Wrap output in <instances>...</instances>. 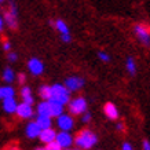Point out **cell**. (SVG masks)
I'll list each match as a JSON object with an SVG mask.
<instances>
[{"label": "cell", "mask_w": 150, "mask_h": 150, "mask_svg": "<svg viewBox=\"0 0 150 150\" xmlns=\"http://www.w3.org/2000/svg\"><path fill=\"white\" fill-rule=\"evenodd\" d=\"M96 142H98V137L92 131H90V129H83V131L79 132V135L76 137V145L80 149H84V150L94 147Z\"/></svg>", "instance_id": "1"}, {"label": "cell", "mask_w": 150, "mask_h": 150, "mask_svg": "<svg viewBox=\"0 0 150 150\" xmlns=\"http://www.w3.org/2000/svg\"><path fill=\"white\" fill-rule=\"evenodd\" d=\"M61 102L62 105H66L70 100V91L62 84H54L51 86V99Z\"/></svg>", "instance_id": "2"}, {"label": "cell", "mask_w": 150, "mask_h": 150, "mask_svg": "<svg viewBox=\"0 0 150 150\" xmlns=\"http://www.w3.org/2000/svg\"><path fill=\"white\" fill-rule=\"evenodd\" d=\"M134 32L141 43H143L145 46H150V28L142 25V23H138L134 26Z\"/></svg>", "instance_id": "3"}, {"label": "cell", "mask_w": 150, "mask_h": 150, "mask_svg": "<svg viewBox=\"0 0 150 150\" xmlns=\"http://www.w3.org/2000/svg\"><path fill=\"white\" fill-rule=\"evenodd\" d=\"M69 112L72 114H83L87 112V100L84 98H76L69 100Z\"/></svg>", "instance_id": "4"}, {"label": "cell", "mask_w": 150, "mask_h": 150, "mask_svg": "<svg viewBox=\"0 0 150 150\" xmlns=\"http://www.w3.org/2000/svg\"><path fill=\"white\" fill-rule=\"evenodd\" d=\"M57 124L58 127L62 129V131H70L74 125V120L70 114H66V113H62L58 116V120H57Z\"/></svg>", "instance_id": "5"}, {"label": "cell", "mask_w": 150, "mask_h": 150, "mask_svg": "<svg viewBox=\"0 0 150 150\" xmlns=\"http://www.w3.org/2000/svg\"><path fill=\"white\" fill-rule=\"evenodd\" d=\"M86 84L84 81V79L83 77H76V76H73V77H68L65 80V87L68 88L69 91H77L80 88H83Z\"/></svg>", "instance_id": "6"}, {"label": "cell", "mask_w": 150, "mask_h": 150, "mask_svg": "<svg viewBox=\"0 0 150 150\" xmlns=\"http://www.w3.org/2000/svg\"><path fill=\"white\" fill-rule=\"evenodd\" d=\"M15 113L18 114L21 118H32V117H33V113H35V110H33L32 105L22 102V103L17 105Z\"/></svg>", "instance_id": "7"}, {"label": "cell", "mask_w": 150, "mask_h": 150, "mask_svg": "<svg viewBox=\"0 0 150 150\" xmlns=\"http://www.w3.org/2000/svg\"><path fill=\"white\" fill-rule=\"evenodd\" d=\"M55 141L59 143V146L62 147V149H66V147H70L73 145V138L72 135L69 134V131H62L57 134V137H55Z\"/></svg>", "instance_id": "8"}, {"label": "cell", "mask_w": 150, "mask_h": 150, "mask_svg": "<svg viewBox=\"0 0 150 150\" xmlns=\"http://www.w3.org/2000/svg\"><path fill=\"white\" fill-rule=\"evenodd\" d=\"M28 68H29L32 74L40 76L41 73H43V70H44V65H43V62H41L40 59L32 58V59H29V62H28Z\"/></svg>", "instance_id": "9"}, {"label": "cell", "mask_w": 150, "mask_h": 150, "mask_svg": "<svg viewBox=\"0 0 150 150\" xmlns=\"http://www.w3.org/2000/svg\"><path fill=\"white\" fill-rule=\"evenodd\" d=\"M103 112H105V114H106V117L110 118V120H117L118 116H120V114H118L117 106L114 103H112V102H108V103L105 105Z\"/></svg>", "instance_id": "10"}, {"label": "cell", "mask_w": 150, "mask_h": 150, "mask_svg": "<svg viewBox=\"0 0 150 150\" xmlns=\"http://www.w3.org/2000/svg\"><path fill=\"white\" fill-rule=\"evenodd\" d=\"M55 137H57V132L52 129V128H46V129H41L40 134H39V138H40L41 142L44 143H48V142L55 141Z\"/></svg>", "instance_id": "11"}, {"label": "cell", "mask_w": 150, "mask_h": 150, "mask_svg": "<svg viewBox=\"0 0 150 150\" xmlns=\"http://www.w3.org/2000/svg\"><path fill=\"white\" fill-rule=\"evenodd\" d=\"M4 23L10 29H17L18 28V19H17V14H13L11 11H6L4 13Z\"/></svg>", "instance_id": "12"}, {"label": "cell", "mask_w": 150, "mask_h": 150, "mask_svg": "<svg viewBox=\"0 0 150 150\" xmlns=\"http://www.w3.org/2000/svg\"><path fill=\"white\" fill-rule=\"evenodd\" d=\"M50 103V113L51 117H58L59 114L64 113V105L61 102H57V100H48Z\"/></svg>", "instance_id": "13"}, {"label": "cell", "mask_w": 150, "mask_h": 150, "mask_svg": "<svg viewBox=\"0 0 150 150\" xmlns=\"http://www.w3.org/2000/svg\"><path fill=\"white\" fill-rule=\"evenodd\" d=\"M41 128L37 125L36 121H32V123H29L26 125V137L33 139V138H37L39 137V134H40Z\"/></svg>", "instance_id": "14"}, {"label": "cell", "mask_w": 150, "mask_h": 150, "mask_svg": "<svg viewBox=\"0 0 150 150\" xmlns=\"http://www.w3.org/2000/svg\"><path fill=\"white\" fill-rule=\"evenodd\" d=\"M17 100L13 98H6L3 99V109H4L6 113H15V109H17Z\"/></svg>", "instance_id": "15"}, {"label": "cell", "mask_w": 150, "mask_h": 150, "mask_svg": "<svg viewBox=\"0 0 150 150\" xmlns=\"http://www.w3.org/2000/svg\"><path fill=\"white\" fill-rule=\"evenodd\" d=\"M21 96H22V102H25V103L33 105V102H35V99H33V96H32V90L28 86L21 88Z\"/></svg>", "instance_id": "16"}, {"label": "cell", "mask_w": 150, "mask_h": 150, "mask_svg": "<svg viewBox=\"0 0 150 150\" xmlns=\"http://www.w3.org/2000/svg\"><path fill=\"white\" fill-rule=\"evenodd\" d=\"M36 123H37V125H39L41 129H46V128H50L51 127L52 121H51L50 116H39V114H37Z\"/></svg>", "instance_id": "17"}, {"label": "cell", "mask_w": 150, "mask_h": 150, "mask_svg": "<svg viewBox=\"0 0 150 150\" xmlns=\"http://www.w3.org/2000/svg\"><path fill=\"white\" fill-rule=\"evenodd\" d=\"M37 114H39V116H50L51 117L48 100H43V102H40V103L37 105Z\"/></svg>", "instance_id": "18"}, {"label": "cell", "mask_w": 150, "mask_h": 150, "mask_svg": "<svg viewBox=\"0 0 150 150\" xmlns=\"http://www.w3.org/2000/svg\"><path fill=\"white\" fill-rule=\"evenodd\" d=\"M15 95V91L11 86H6V87H0V99L3 100L6 98H13Z\"/></svg>", "instance_id": "19"}, {"label": "cell", "mask_w": 150, "mask_h": 150, "mask_svg": "<svg viewBox=\"0 0 150 150\" xmlns=\"http://www.w3.org/2000/svg\"><path fill=\"white\" fill-rule=\"evenodd\" d=\"M39 95L41 96V99L50 100L51 99V87L50 86H41L39 90Z\"/></svg>", "instance_id": "20"}, {"label": "cell", "mask_w": 150, "mask_h": 150, "mask_svg": "<svg viewBox=\"0 0 150 150\" xmlns=\"http://www.w3.org/2000/svg\"><path fill=\"white\" fill-rule=\"evenodd\" d=\"M3 79H4L6 83H13L14 79H15V73L11 68H6L4 72H3Z\"/></svg>", "instance_id": "21"}, {"label": "cell", "mask_w": 150, "mask_h": 150, "mask_svg": "<svg viewBox=\"0 0 150 150\" xmlns=\"http://www.w3.org/2000/svg\"><path fill=\"white\" fill-rule=\"evenodd\" d=\"M127 70L131 76H135V74H137V65H135L134 58H131V57L127 58Z\"/></svg>", "instance_id": "22"}, {"label": "cell", "mask_w": 150, "mask_h": 150, "mask_svg": "<svg viewBox=\"0 0 150 150\" xmlns=\"http://www.w3.org/2000/svg\"><path fill=\"white\" fill-rule=\"evenodd\" d=\"M54 26L58 29L61 33H69V28L66 25V22H64L62 19H58V21H55L54 22Z\"/></svg>", "instance_id": "23"}, {"label": "cell", "mask_w": 150, "mask_h": 150, "mask_svg": "<svg viewBox=\"0 0 150 150\" xmlns=\"http://www.w3.org/2000/svg\"><path fill=\"white\" fill-rule=\"evenodd\" d=\"M44 149L46 150H62V147L59 146V143L57 141H52V142H48Z\"/></svg>", "instance_id": "24"}, {"label": "cell", "mask_w": 150, "mask_h": 150, "mask_svg": "<svg viewBox=\"0 0 150 150\" xmlns=\"http://www.w3.org/2000/svg\"><path fill=\"white\" fill-rule=\"evenodd\" d=\"M98 58L100 59V61H103V62H110V57L106 52H103V51H99L98 52Z\"/></svg>", "instance_id": "25"}, {"label": "cell", "mask_w": 150, "mask_h": 150, "mask_svg": "<svg viewBox=\"0 0 150 150\" xmlns=\"http://www.w3.org/2000/svg\"><path fill=\"white\" fill-rule=\"evenodd\" d=\"M62 41L64 43H70L72 41V37H70V33H62V36H61Z\"/></svg>", "instance_id": "26"}, {"label": "cell", "mask_w": 150, "mask_h": 150, "mask_svg": "<svg viewBox=\"0 0 150 150\" xmlns=\"http://www.w3.org/2000/svg\"><path fill=\"white\" fill-rule=\"evenodd\" d=\"M7 58H8L10 62H15V61L18 59V55L15 54V52H11V51H8V57H7Z\"/></svg>", "instance_id": "27"}, {"label": "cell", "mask_w": 150, "mask_h": 150, "mask_svg": "<svg viewBox=\"0 0 150 150\" xmlns=\"http://www.w3.org/2000/svg\"><path fill=\"white\" fill-rule=\"evenodd\" d=\"M83 123H88V121H90V120H91V114L90 113H87V112H84V113H83Z\"/></svg>", "instance_id": "28"}, {"label": "cell", "mask_w": 150, "mask_h": 150, "mask_svg": "<svg viewBox=\"0 0 150 150\" xmlns=\"http://www.w3.org/2000/svg\"><path fill=\"white\" fill-rule=\"evenodd\" d=\"M3 50L7 51V52H8V51H11V43H10V41L6 40L4 43H3Z\"/></svg>", "instance_id": "29"}, {"label": "cell", "mask_w": 150, "mask_h": 150, "mask_svg": "<svg viewBox=\"0 0 150 150\" xmlns=\"http://www.w3.org/2000/svg\"><path fill=\"white\" fill-rule=\"evenodd\" d=\"M25 80H26L25 74H23V73H19V74H18V83L21 84V86H22L23 83H25Z\"/></svg>", "instance_id": "30"}, {"label": "cell", "mask_w": 150, "mask_h": 150, "mask_svg": "<svg viewBox=\"0 0 150 150\" xmlns=\"http://www.w3.org/2000/svg\"><path fill=\"white\" fill-rule=\"evenodd\" d=\"M143 150H150V142L147 139L143 141Z\"/></svg>", "instance_id": "31"}, {"label": "cell", "mask_w": 150, "mask_h": 150, "mask_svg": "<svg viewBox=\"0 0 150 150\" xmlns=\"http://www.w3.org/2000/svg\"><path fill=\"white\" fill-rule=\"evenodd\" d=\"M121 150H132V146L129 145V143H123V147H121Z\"/></svg>", "instance_id": "32"}, {"label": "cell", "mask_w": 150, "mask_h": 150, "mask_svg": "<svg viewBox=\"0 0 150 150\" xmlns=\"http://www.w3.org/2000/svg\"><path fill=\"white\" fill-rule=\"evenodd\" d=\"M3 28H4V19H3V17L0 15V32L3 30Z\"/></svg>", "instance_id": "33"}, {"label": "cell", "mask_w": 150, "mask_h": 150, "mask_svg": "<svg viewBox=\"0 0 150 150\" xmlns=\"http://www.w3.org/2000/svg\"><path fill=\"white\" fill-rule=\"evenodd\" d=\"M117 129H118V131H123V129H124L123 123H118V124H117Z\"/></svg>", "instance_id": "34"}, {"label": "cell", "mask_w": 150, "mask_h": 150, "mask_svg": "<svg viewBox=\"0 0 150 150\" xmlns=\"http://www.w3.org/2000/svg\"><path fill=\"white\" fill-rule=\"evenodd\" d=\"M35 150H46L44 147H37V149H35Z\"/></svg>", "instance_id": "35"}, {"label": "cell", "mask_w": 150, "mask_h": 150, "mask_svg": "<svg viewBox=\"0 0 150 150\" xmlns=\"http://www.w3.org/2000/svg\"><path fill=\"white\" fill-rule=\"evenodd\" d=\"M62 150H72V149H69V147H66V149H62Z\"/></svg>", "instance_id": "36"}, {"label": "cell", "mask_w": 150, "mask_h": 150, "mask_svg": "<svg viewBox=\"0 0 150 150\" xmlns=\"http://www.w3.org/2000/svg\"><path fill=\"white\" fill-rule=\"evenodd\" d=\"M3 1H4V0H0V3H3Z\"/></svg>", "instance_id": "37"}]
</instances>
